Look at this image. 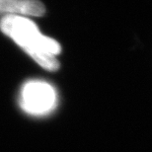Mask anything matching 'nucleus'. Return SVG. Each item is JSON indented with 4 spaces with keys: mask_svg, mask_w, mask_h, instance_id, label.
<instances>
[{
    "mask_svg": "<svg viewBox=\"0 0 152 152\" xmlns=\"http://www.w3.org/2000/svg\"><path fill=\"white\" fill-rule=\"evenodd\" d=\"M0 30L42 68L48 71L59 68L56 56L60 53L61 47L56 39L42 35L33 21L23 16H3Z\"/></svg>",
    "mask_w": 152,
    "mask_h": 152,
    "instance_id": "nucleus-1",
    "label": "nucleus"
},
{
    "mask_svg": "<svg viewBox=\"0 0 152 152\" xmlns=\"http://www.w3.org/2000/svg\"><path fill=\"white\" fill-rule=\"evenodd\" d=\"M56 89L50 83L33 80L24 84L20 96L21 108L32 115H45L56 106Z\"/></svg>",
    "mask_w": 152,
    "mask_h": 152,
    "instance_id": "nucleus-2",
    "label": "nucleus"
},
{
    "mask_svg": "<svg viewBox=\"0 0 152 152\" xmlns=\"http://www.w3.org/2000/svg\"><path fill=\"white\" fill-rule=\"evenodd\" d=\"M45 13L44 4L39 0H0L2 16H36Z\"/></svg>",
    "mask_w": 152,
    "mask_h": 152,
    "instance_id": "nucleus-3",
    "label": "nucleus"
}]
</instances>
